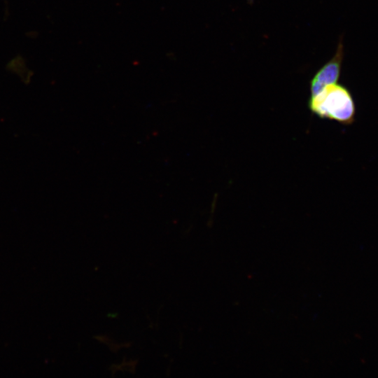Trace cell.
Listing matches in <instances>:
<instances>
[{"label":"cell","mask_w":378,"mask_h":378,"mask_svg":"<svg viewBox=\"0 0 378 378\" xmlns=\"http://www.w3.org/2000/svg\"><path fill=\"white\" fill-rule=\"evenodd\" d=\"M309 108L321 118H329L342 124L351 123L354 120L353 98L346 88L337 83L311 96Z\"/></svg>","instance_id":"6da1fadb"},{"label":"cell","mask_w":378,"mask_h":378,"mask_svg":"<svg viewBox=\"0 0 378 378\" xmlns=\"http://www.w3.org/2000/svg\"><path fill=\"white\" fill-rule=\"evenodd\" d=\"M342 55L343 47L340 43L335 56L312 78L310 84L311 96L316 94L326 86L337 83L340 74Z\"/></svg>","instance_id":"7a4b0ae2"}]
</instances>
